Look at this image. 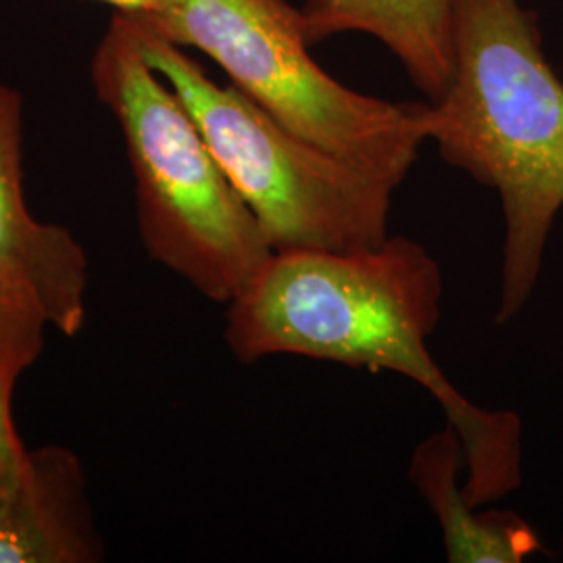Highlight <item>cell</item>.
<instances>
[{"mask_svg":"<svg viewBox=\"0 0 563 563\" xmlns=\"http://www.w3.org/2000/svg\"><path fill=\"white\" fill-rule=\"evenodd\" d=\"M443 295L441 265L409 236L346 253L274 251L228 302L225 342L239 362L295 355L420 384L460 434L465 495L483 507L522 486L523 426L467 401L434 362Z\"/></svg>","mask_w":563,"mask_h":563,"instance_id":"6da1fadb","label":"cell"},{"mask_svg":"<svg viewBox=\"0 0 563 563\" xmlns=\"http://www.w3.org/2000/svg\"><path fill=\"white\" fill-rule=\"evenodd\" d=\"M423 134L501 201L495 323L505 325L537 290L563 211V81L522 0H453V74L423 107Z\"/></svg>","mask_w":563,"mask_h":563,"instance_id":"7a4b0ae2","label":"cell"},{"mask_svg":"<svg viewBox=\"0 0 563 563\" xmlns=\"http://www.w3.org/2000/svg\"><path fill=\"white\" fill-rule=\"evenodd\" d=\"M92 81L120 123L148 257L228 305L274 251L128 18L104 32Z\"/></svg>","mask_w":563,"mask_h":563,"instance_id":"3957f363","label":"cell"},{"mask_svg":"<svg viewBox=\"0 0 563 563\" xmlns=\"http://www.w3.org/2000/svg\"><path fill=\"white\" fill-rule=\"evenodd\" d=\"M128 20L201 51L284 128L395 190L426 144V102L384 101L334 80L288 0H159Z\"/></svg>","mask_w":563,"mask_h":563,"instance_id":"277c9868","label":"cell"},{"mask_svg":"<svg viewBox=\"0 0 563 563\" xmlns=\"http://www.w3.org/2000/svg\"><path fill=\"white\" fill-rule=\"evenodd\" d=\"M134 30L272 251L346 253L390 236L393 186L297 136L234 84L211 80L180 46Z\"/></svg>","mask_w":563,"mask_h":563,"instance_id":"5b68a950","label":"cell"},{"mask_svg":"<svg viewBox=\"0 0 563 563\" xmlns=\"http://www.w3.org/2000/svg\"><path fill=\"white\" fill-rule=\"evenodd\" d=\"M0 280L41 309L48 325L76 336L86 323L88 257L59 223L38 222L21 174V97L0 84Z\"/></svg>","mask_w":563,"mask_h":563,"instance_id":"8992f818","label":"cell"},{"mask_svg":"<svg viewBox=\"0 0 563 563\" xmlns=\"http://www.w3.org/2000/svg\"><path fill=\"white\" fill-rule=\"evenodd\" d=\"M101 560L80 460L57 444L30 451L20 493L0 504V563Z\"/></svg>","mask_w":563,"mask_h":563,"instance_id":"52a82bcc","label":"cell"},{"mask_svg":"<svg viewBox=\"0 0 563 563\" xmlns=\"http://www.w3.org/2000/svg\"><path fill=\"white\" fill-rule=\"evenodd\" d=\"M301 15L309 44L346 32L374 36L430 102L446 92L453 74V0H307Z\"/></svg>","mask_w":563,"mask_h":563,"instance_id":"ba28073f","label":"cell"},{"mask_svg":"<svg viewBox=\"0 0 563 563\" xmlns=\"http://www.w3.org/2000/svg\"><path fill=\"white\" fill-rule=\"evenodd\" d=\"M460 434L444 426L418 444L409 476L422 493L443 530L444 551L451 563H522L541 551L537 530L520 516L501 509L476 511L465 486Z\"/></svg>","mask_w":563,"mask_h":563,"instance_id":"9c48e42d","label":"cell"},{"mask_svg":"<svg viewBox=\"0 0 563 563\" xmlns=\"http://www.w3.org/2000/svg\"><path fill=\"white\" fill-rule=\"evenodd\" d=\"M48 325L41 309L0 280V504L20 493L30 451L13 418V395L21 374L34 365Z\"/></svg>","mask_w":563,"mask_h":563,"instance_id":"30bf717a","label":"cell"},{"mask_svg":"<svg viewBox=\"0 0 563 563\" xmlns=\"http://www.w3.org/2000/svg\"><path fill=\"white\" fill-rule=\"evenodd\" d=\"M90 2H101V4H109L118 11V15H125V18H134L141 15L144 11H148L153 4H157L159 0H90Z\"/></svg>","mask_w":563,"mask_h":563,"instance_id":"8fae6325","label":"cell"}]
</instances>
